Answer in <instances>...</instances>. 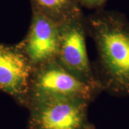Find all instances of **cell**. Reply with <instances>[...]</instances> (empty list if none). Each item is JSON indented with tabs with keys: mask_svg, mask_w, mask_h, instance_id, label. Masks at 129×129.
<instances>
[{
	"mask_svg": "<svg viewBox=\"0 0 129 129\" xmlns=\"http://www.w3.org/2000/svg\"><path fill=\"white\" fill-rule=\"evenodd\" d=\"M96 59L92 63L102 92L129 98V20L124 14L101 9L86 17Z\"/></svg>",
	"mask_w": 129,
	"mask_h": 129,
	"instance_id": "cell-1",
	"label": "cell"
},
{
	"mask_svg": "<svg viewBox=\"0 0 129 129\" xmlns=\"http://www.w3.org/2000/svg\"><path fill=\"white\" fill-rule=\"evenodd\" d=\"M91 102L81 98L51 96L30 100L29 129H96L88 118Z\"/></svg>",
	"mask_w": 129,
	"mask_h": 129,
	"instance_id": "cell-2",
	"label": "cell"
},
{
	"mask_svg": "<svg viewBox=\"0 0 129 129\" xmlns=\"http://www.w3.org/2000/svg\"><path fill=\"white\" fill-rule=\"evenodd\" d=\"M58 25L59 47L56 61L81 81L102 93L88 59L86 17L80 11L58 22Z\"/></svg>",
	"mask_w": 129,
	"mask_h": 129,
	"instance_id": "cell-3",
	"label": "cell"
},
{
	"mask_svg": "<svg viewBox=\"0 0 129 129\" xmlns=\"http://www.w3.org/2000/svg\"><path fill=\"white\" fill-rule=\"evenodd\" d=\"M101 93L53 60L33 68L25 106L30 100L51 96L81 98L92 103Z\"/></svg>",
	"mask_w": 129,
	"mask_h": 129,
	"instance_id": "cell-4",
	"label": "cell"
},
{
	"mask_svg": "<svg viewBox=\"0 0 129 129\" xmlns=\"http://www.w3.org/2000/svg\"><path fill=\"white\" fill-rule=\"evenodd\" d=\"M17 47L33 68L56 60L59 47L58 23L38 10L34 16L28 36Z\"/></svg>",
	"mask_w": 129,
	"mask_h": 129,
	"instance_id": "cell-5",
	"label": "cell"
},
{
	"mask_svg": "<svg viewBox=\"0 0 129 129\" xmlns=\"http://www.w3.org/2000/svg\"><path fill=\"white\" fill-rule=\"evenodd\" d=\"M33 67L18 47L0 44V91L25 106Z\"/></svg>",
	"mask_w": 129,
	"mask_h": 129,
	"instance_id": "cell-6",
	"label": "cell"
},
{
	"mask_svg": "<svg viewBox=\"0 0 129 129\" xmlns=\"http://www.w3.org/2000/svg\"><path fill=\"white\" fill-rule=\"evenodd\" d=\"M38 11L59 22L81 11L77 0H34Z\"/></svg>",
	"mask_w": 129,
	"mask_h": 129,
	"instance_id": "cell-7",
	"label": "cell"
},
{
	"mask_svg": "<svg viewBox=\"0 0 129 129\" xmlns=\"http://www.w3.org/2000/svg\"><path fill=\"white\" fill-rule=\"evenodd\" d=\"M79 4L90 10H99L104 9L108 0H77Z\"/></svg>",
	"mask_w": 129,
	"mask_h": 129,
	"instance_id": "cell-8",
	"label": "cell"
}]
</instances>
